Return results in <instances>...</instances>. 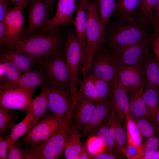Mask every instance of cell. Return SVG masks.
<instances>
[{
  "label": "cell",
  "mask_w": 159,
  "mask_h": 159,
  "mask_svg": "<svg viewBox=\"0 0 159 159\" xmlns=\"http://www.w3.org/2000/svg\"><path fill=\"white\" fill-rule=\"evenodd\" d=\"M111 86L112 90L110 100L111 108L124 126L126 115L129 112V96L116 79Z\"/></svg>",
  "instance_id": "2e32d148"
},
{
  "label": "cell",
  "mask_w": 159,
  "mask_h": 159,
  "mask_svg": "<svg viewBox=\"0 0 159 159\" xmlns=\"http://www.w3.org/2000/svg\"><path fill=\"white\" fill-rule=\"evenodd\" d=\"M76 8V2L72 0H57L55 14L42 33L48 32L68 25H74L73 16Z\"/></svg>",
  "instance_id": "9a60e30c"
},
{
  "label": "cell",
  "mask_w": 159,
  "mask_h": 159,
  "mask_svg": "<svg viewBox=\"0 0 159 159\" xmlns=\"http://www.w3.org/2000/svg\"><path fill=\"white\" fill-rule=\"evenodd\" d=\"M125 125L127 144L139 147L142 143V136L135 121L129 112L126 115Z\"/></svg>",
  "instance_id": "f546056e"
},
{
  "label": "cell",
  "mask_w": 159,
  "mask_h": 159,
  "mask_svg": "<svg viewBox=\"0 0 159 159\" xmlns=\"http://www.w3.org/2000/svg\"><path fill=\"white\" fill-rule=\"evenodd\" d=\"M52 8L44 0H31L27 8L29 20L24 34L41 33L52 18Z\"/></svg>",
  "instance_id": "30bf717a"
},
{
  "label": "cell",
  "mask_w": 159,
  "mask_h": 159,
  "mask_svg": "<svg viewBox=\"0 0 159 159\" xmlns=\"http://www.w3.org/2000/svg\"><path fill=\"white\" fill-rule=\"evenodd\" d=\"M151 25L154 29V31L152 36L151 47L153 54L159 62V26L154 22Z\"/></svg>",
  "instance_id": "60d3db41"
},
{
  "label": "cell",
  "mask_w": 159,
  "mask_h": 159,
  "mask_svg": "<svg viewBox=\"0 0 159 159\" xmlns=\"http://www.w3.org/2000/svg\"><path fill=\"white\" fill-rule=\"evenodd\" d=\"M86 19V45L81 64L83 75L89 72L95 52L106 42L105 30L100 19L98 3L95 0L87 1L85 3Z\"/></svg>",
  "instance_id": "3957f363"
},
{
  "label": "cell",
  "mask_w": 159,
  "mask_h": 159,
  "mask_svg": "<svg viewBox=\"0 0 159 159\" xmlns=\"http://www.w3.org/2000/svg\"><path fill=\"white\" fill-rule=\"evenodd\" d=\"M73 112L69 113L58 131L43 142L32 146L38 159H57L59 158L67 145Z\"/></svg>",
  "instance_id": "277c9868"
},
{
  "label": "cell",
  "mask_w": 159,
  "mask_h": 159,
  "mask_svg": "<svg viewBox=\"0 0 159 159\" xmlns=\"http://www.w3.org/2000/svg\"><path fill=\"white\" fill-rule=\"evenodd\" d=\"M66 39L59 29L39 34H23L10 48L37 60L53 56L63 50Z\"/></svg>",
  "instance_id": "6da1fadb"
},
{
  "label": "cell",
  "mask_w": 159,
  "mask_h": 159,
  "mask_svg": "<svg viewBox=\"0 0 159 159\" xmlns=\"http://www.w3.org/2000/svg\"><path fill=\"white\" fill-rule=\"evenodd\" d=\"M143 96L147 108L145 117L154 123L156 114L159 107V92L146 85L143 89Z\"/></svg>",
  "instance_id": "4316f807"
},
{
  "label": "cell",
  "mask_w": 159,
  "mask_h": 159,
  "mask_svg": "<svg viewBox=\"0 0 159 159\" xmlns=\"http://www.w3.org/2000/svg\"><path fill=\"white\" fill-rule=\"evenodd\" d=\"M10 4L14 5L18 4H21L23 9H27L31 0H9Z\"/></svg>",
  "instance_id": "681fc988"
},
{
  "label": "cell",
  "mask_w": 159,
  "mask_h": 159,
  "mask_svg": "<svg viewBox=\"0 0 159 159\" xmlns=\"http://www.w3.org/2000/svg\"><path fill=\"white\" fill-rule=\"evenodd\" d=\"M20 4L9 8L6 15L4 21L6 29V36L5 46L10 48L15 44L18 38L24 32L25 28L24 17Z\"/></svg>",
  "instance_id": "5bb4252c"
},
{
  "label": "cell",
  "mask_w": 159,
  "mask_h": 159,
  "mask_svg": "<svg viewBox=\"0 0 159 159\" xmlns=\"http://www.w3.org/2000/svg\"><path fill=\"white\" fill-rule=\"evenodd\" d=\"M80 87L79 90V97L82 96L90 100L96 104L100 102L94 83L89 75L87 73L79 80Z\"/></svg>",
  "instance_id": "4dcf8cb0"
},
{
  "label": "cell",
  "mask_w": 159,
  "mask_h": 159,
  "mask_svg": "<svg viewBox=\"0 0 159 159\" xmlns=\"http://www.w3.org/2000/svg\"><path fill=\"white\" fill-rule=\"evenodd\" d=\"M48 103L47 111L65 119L74 111L77 104L74 102L69 85L49 83Z\"/></svg>",
  "instance_id": "5b68a950"
},
{
  "label": "cell",
  "mask_w": 159,
  "mask_h": 159,
  "mask_svg": "<svg viewBox=\"0 0 159 159\" xmlns=\"http://www.w3.org/2000/svg\"><path fill=\"white\" fill-rule=\"evenodd\" d=\"M100 127L97 132L96 136L100 139L105 144V150L117 153L115 143L109 132L107 125L103 126L102 125Z\"/></svg>",
  "instance_id": "74e56055"
},
{
  "label": "cell",
  "mask_w": 159,
  "mask_h": 159,
  "mask_svg": "<svg viewBox=\"0 0 159 159\" xmlns=\"http://www.w3.org/2000/svg\"><path fill=\"white\" fill-rule=\"evenodd\" d=\"M144 87L129 93V112L134 119L145 117L146 115L147 108L143 96Z\"/></svg>",
  "instance_id": "83f0119b"
},
{
  "label": "cell",
  "mask_w": 159,
  "mask_h": 159,
  "mask_svg": "<svg viewBox=\"0 0 159 159\" xmlns=\"http://www.w3.org/2000/svg\"><path fill=\"white\" fill-rule=\"evenodd\" d=\"M141 2V0H116L115 7L112 15L116 20L121 21L140 19Z\"/></svg>",
  "instance_id": "ffe728a7"
},
{
  "label": "cell",
  "mask_w": 159,
  "mask_h": 159,
  "mask_svg": "<svg viewBox=\"0 0 159 159\" xmlns=\"http://www.w3.org/2000/svg\"><path fill=\"white\" fill-rule=\"evenodd\" d=\"M52 8L55 5L57 0H44Z\"/></svg>",
  "instance_id": "db71d44e"
},
{
  "label": "cell",
  "mask_w": 159,
  "mask_h": 159,
  "mask_svg": "<svg viewBox=\"0 0 159 159\" xmlns=\"http://www.w3.org/2000/svg\"></svg>",
  "instance_id": "6f0895ef"
},
{
  "label": "cell",
  "mask_w": 159,
  "mask_h": 159,
  "mask_svg": "<svg viewBox=\"0 0 159 159\" xmlns=\"http://www.w3.org/2000/svg\"><path fill=\"white\" fill-rule=\"evenodd\" d=\"M8 143L6 139L0 136V159H7V150H8Z\"/></svg>",
  "instance_id": "f6af8a7d"
},
{
  "label": "cell",
  "mask_w": 159,
  "mask_h": 159,
  "mask_svg": "<svg viewBox=\"0 0 159 159\" xmlns=\"http://www.w3.org/2000/svg\"><path fill=\"white\" fill-rule=\"evenodd\" d=\"M32 121V113L29 110L23 120L14 126L11 130L10 134L6 139L8 143V149L20 137L27 133Z\"/></svg>",
  "instance_id": "f1b7e54d"
},
{
  "label": "cell",
  "mask_w": 159,
  "mask_h": 159,
  "mask_svg": "<svg viewBox=\"0 0 159 159\" xmlns=\"http://www.w3.org/2000/svg\"><path fill=\"white\" fill-rule=\"evenodd\" d=\"M86 1L80 0L76 4V16L74 25L75 32L80 43L81 50L80 67L84 56L86 45L87 16L85 9Z\"/></svg>",
  "instance_id": "44dd1931"
},
{
  "label": "cell",
  "mask_w": 159,
  "mask_h": 159,
  "mask_svg": "<svg viewBox=\"0 0 159 159\" xmlns=\"http://www.w3.org/2000/svg\"><path fill=\"white\" fill-rule=\"evenodd\" d=\"M107 120V127L115 143L117 152L121 155L122 150L126 146V132L112 108Z\"/></svg>",
  "instance_id": "7402d4cb"
},
{
  "label": "cell",
  "mask_w": 159,
  "mask_h": 159,
  "mask_svg": "<svg viewBox=\"0 0 159 159\" xmlns=\"http://www.w3.org/2000/svg\"><path fill=\"white\" fill-rule=\"evenodd\" d=\"M6 36V29L4 20L0 21V46L5 44Z\"/></svg>",
  "instance_id": "c3c4849f"
},
{
  "label": "cell",
  "mask_w": 159,
  "mask_h": 159,
  "mask_svg": "<svg viewBox=\"0 0 159 159\" xmlns=\"http://www.w3.org/2000/svg\"><path fill=\"white\" fill-rule=\"evenodd\" d=\"M22 150V159H38L37 156L32 147L24 146Z\"/></svg>",
  "instance_id": "bcb514c9"
},
{
  "label": "cell",
  "mask_w": 159,
  "mask_h": 159,
  "mask_svg": "<svg viewBox=\"0 0 159 159\" xmlns=\"http://www.w3.org/2000/svg\"><path fill=\"white\" fill-rule=\"evenodd\" d=\"M152 35L137 43L111 50L117 65H132L139 63L150 52Z\"/></svg>",
  "instance_id": "9c48e42d"
},
{
  "label": "cell",
  "mask_w": 159,
  "mask_h": 159,
  "mask_svg": "<svg viewBox=\"0 0 159 159\" xmlns=\"http://www.w3.org/2000/svg\"><path fill=\"white\" fill-rule=\"evenodd\" d=\"M140 159H159V150L151 155L142 156Z\"/></svg>",
  "instance_id": "816d5d0a"
},
{
  "label": "cell",
  "mask_w": 159,
  "mask_h": 159,
  "mask_svg": "<svg viewBox=\"0 0 159 159\" xmlns=\"http://www.w3.org/2000/svg\"><path fill=\"white\" fill-rule=\"evenodd\" d=\"M41 87L39 95L33 99L29 109L32 113L33 121L29 127L27 132L40 121L44 114L47 110L49 90V83Z\"/></svg>",
  "instance_id": "603a6c76"
},
{
  "label": "cell",
  "mask_w": 159,
  "mask_h": 159,
  "mask_svg": "<svg viewBox=\"0 0 159 159\" xmlns=\"http://www.w3.org/2000/svg\"><path fill=\"white\" fill-rule=\"evenodd\" d=\"M78 130L72 122L69 129L66 147L64 151L67 159H79L82 153L87 151L80 141Z\"/></svg>",
  "instance_id": "cb8c5ba5"
},
{
  "label": "cell",
  "mask_w": 159,
  "mask_h": 159,
  "mask_svg": "<svg viewBox=\"0 0 159 159\" xmlns=\"http://www.w3.org/2000/svg\"><path fill=\"white\" fill-rule=\"evenodd\" d=\"M37 65L49 83L69 85L64 50L52 57L39 60Z\"/></svg>",
  "instance_id": "ba28073f"
},
{
  "label": "cell",
  "mask_w": 159,
  "mask_h": 159,
  "mask_svg": "<svg viewBox=\"0 0 159 159\" xmlns=\"http://www.w3.org/2000/svg\"><path fill=\"white\" fill-rule=\"evenodd\" d=\"M95 85L100 102L110 98L112 87L105 80L88 72Z\"/></svg>",
  "instance_id": "d590c367"
},
{
  "label": "cell",
  "mask_w": 159,
  "mask_h": 159,
  "mask_svg": "<svg viewBox=\"0 0 159 159\" xmlns=\"http://www.w3.org/2000/svg\"><path fill=\"white\" fill-rule=\"evenodd\" d=\"M117 68L111 53L100 47L95 53L88 72L105 80L111 86L116 80Z\"/></svg>",
  "instance_id": "8fae6325"
},
{
  "label": "cell",
  "mask_w": 159,
  "mask_h": 159,
  "mask_svg": "<svg viewBox=\"0 0 159 159\" xmlns=\"http://www.w3.org/2000/svg\"><path fill=\"white\" fill-rule=\"evenodd\" d=\"M153 18L152 23L154 22L159 26V3L153 11Z\"/></svg>",
  "instance_id": "f907efd6"
},
{
  "label": "cell",
  "mask_w": 159,
  "mask_h": 159,
  "mask_svg": "<svg viewBox=\"0 0 159 159\" xmlns=\"http://www.w3.org/2000/svg\"><path fill=\"white\" fill-rule=\"evenodd\" d=\"M22 74L13 64L0 57V83L15 81Z\"/></svg>",
  "instance_id": "1f68e13d"
},
{
  "label": "cell",
  "mask_w": 159,
  "mask_h": 159,
  "mask_svg": "<svg viewBox=\"0 0 159 159\" xmlns=\"http://www.w3.org/2000/svg\"><path fill=\"white\" fill-rule=\"evenodd\" d=\"M116 0H98V5L100 19L105 30L110 16L112 15L116 6Z\"/></svg>",
  "instance_id": "d6a6232c"
},
{
  "label": "cell",
  "mask_w": 159,
  "mask_h": 159,
  "mask_svg": "<svg viewBox=\"0 0 159 159\" xmlns=\"http://www.w3.org/2000/svg\"><path fill=\"white\" fill-rule=\"evenodd\" d=\"M122 153L128 159H138L140 155V146L137 147L127 144L122 150Z\"/></svg>",
  "instance_id": "7bdbcfd3"
},
{
  "label": "cell",
  "mask_w": 159,
  "mask_h": 159,
  "mask_svg": "<svg viewBox=\"0 0 159 159\" xmlns=\"http://www.w3.org/2000/svg\"><path fill=\"white\" fill-rule=\"evenodd\" d=\"M134 119L140 130L142 137L148 138L158 135L157 127L154 123L148 120L146 117ZM159 136V135H158Z\"/></svg>",
  "instance_id": "e575fe53"
},
{
  "label": "cell",
  "mask_w": 159,
  "mask_h": 159,
  "mask_svg": "<svg viewBox=\"0 0 159 159\" xmlns=\"http://www.w3.org/2000/svg\"><path fill=\"white\" fill-rule=\"evenodd\" d=\"M34 91V90L21 87L0 90V106L27 113L30 108Z\"/></svg>",
  "instance_id": "7c38bea8"
},
{
  "label": "cell",
  "mask_w": 159,
  "mask_h": 159,
  "mask_svg": "<svg viewBox=\"0 0 159 159\" xmlns=\"http://www.w3.org/2000/svg\"><path fill=\"white\" fill-rule=\"evenodd\" d=\"M117 65L116 80L127 92L143 87L147 85L141 61L134 65Z\"/></svg>",
  "instance_id": "4fadbf2b"
},
{
  "label": "cell",
  "mask_w": 159,
  "mask_h": 159,
  "mask_svg": "<svg viewBox=\"0 0 159 159\" xmlns=\"http://www.w3.org/2000/svg\"><path fill=\"white\" fill-rule=\"evenodd\" d=\"M146 84L159 92V63L150 52L141 61Z\"/></svg>",
  "instance_id": "484cf974"
},
{
  "label": "cell",
  "mask_w": 159,
  "mask_h": 159,
  "mask_svg": "<svg viewBox=\"0 0 159 159\" xmlns=\"http://www.w3.org/2000/svg\"><path fill=\"white\" fill-rule=\"evenodd\" d=\"M9 4V0H0V21L4 20Z\"/></svg>",
  "instance_id": "7dc6e473"
},
{
  "label": "cell",
  "mask_w": 159,
  "mask_h": 159,
  "mask_svg": "<svg viewBox=\"0 0 159 159\" xmlns=\"http://www.w3.org/2000/svg\"><path fill=\"white\" fill-rule=\"evenodd\" d=\"M140 155L138 159L142 156L151 155L159 150V138L156 136L147 138L140 145Z\"/></svg>",
  "instance_id": "f35d334b"
},
{
  "label": "cell",
  "mask_w": 159,
  "mask_h": 159,
  "mask_svg": "<svg viewBox=\"0 0 159 159\" xmlns=\"http://www.w3.org/2000/svg\"><path fill=\"white\" fill-rule=\"evenodd\" d=\"M65 119L46 111L40 121L23 137V143L29 146H33L43 142L62 127Z\"/></svg>",
  "instance_id": "8992f818"
},
{
  "label": "cell",
  "mask_w": 159,
  "mask_h": 159,
  "mask_svg": "<svg viewBox=\"0 0 159 159\" xmlns=\"http://www.w3.org/2000/svg\"><path fill=\"white\" fill-rule=\"evenodd\" d=\"M72 1H74V2H76L77 0H72Z\"/></svg>",
  "instance_id": "11a10c76"
},
{
  "label": "cell",
  "mask_w": 159,
  "mask_h": 159,
  "mask_svg": "<svg viewBox=\"0 0 159 159\" xmlns=\"http://www.w3.org/2000/svg\"><path fill=\"white\" fill-rule=\"evenodd\" d=\"M155 123L158 126V130L159 136V107L156 112L155 118Z\"/></svg>",
  "instance_id": "f5cc1de1"
},
{
  "label": "cell",
  "mask_w": 159,
  "mask_h": 159,
  "mask_svg": "<svg viewBox=\"0 0 159 159\" xmlns=\"http://www.w3.org/2000/svg\"><path fill=\"white\" fill-rule=\"evenodd\" d=\"M86 149L91 156L95 155L105 149L102 141L96 136L89 137L86 144Z\"/></svg>",
  "instance_id": "ab89813d"
},
{
  "label": "cell",
  "mask_w": 159,
  "mask_h": 159,
  "mask_svg": "<svg viewBox=\"0 0 159 159\" xmlns=\"http://www.w3.org/2000/svg\"><path fill=\"white\" fill-rule=\"evenodd\" d=\"M111 109L110 98L96 104L89 121L82 130L83 134L87 135L101 126L107 120Z\"/></svg>",
  "instance_id": "d6986e66"
},
{
  "label": "cell",
  "mask_w": 159,
  "mask_h": 159,
  "mask_svg": "<svg viewBox=\"0 0 159 159\" xmlns=\"http://www.w3.org/2000/svg\"><path fill=\"white\" fill-rule=\"evenodd\" d=\"M121 155L117 153L110 152L105 150L97 154L92 156L93 159H116L121 158Z\"/></svg>",
  "instance_id": "ee69618b"
},
{
  "label": "cell",
  "mask_w": 159,
  "mask_h": 159,
  "mask_svg": "<svg viewBox=\"0 0 159 159\" xmlns=\"http://www.w3.org/2000/svg\"><path fill=\"white\" fill-rule=\"evenodd\" d=\"M16 117L11 109L0 106V134L11 130L15 125Z\"/></svg>",
  "instance_id": "836d02e7"
},
{
  "label": "cell",
  "mask_w": 159,
  "mask_h": 159,
  "mask_svg": "<svg viewBox=\"0 0 159 159\" xmlns=\"http://www.w3.org/2000/svg\"><path fill=\"white\" fill-rule=\"evenodd\" d=\"M85 0V1H88V0Z\"/></svg>",
  "instance_id": "9f6ffc18"
},
{
  "label": "cell",
  "mask_w": 159,
  "mask_h": 159,
  "mask_svg": "<svg viewBox=\"0 0 159 159\" xmlns=\"http://www.w3.org/2000/svg\"><path fill=\"white\" fill-rule=\"evenodd\" d=\"M153 27L140 19H115L106 28L105 43L111 50L137 43L152 35Z\"/></svg>",
  "instance_id": "7a4b0ae2"
},
{
  "label": "cell",
  "mask_w": 159,
  "mask_h": 159,
  "mask_svg": "<svg viewBox=\"0 0 159 159\" xmlns=\"http://www.w3.org/2000/svg\"><path fill=\"white\" fill-rule=\"evenodd\" d=\"M159 3V0H141L140 19L151 25L153 21V12Z\"/></svg>",
  "instance_id": "8d00e7d4"
},
{
  "label": "cell",
  "mask_w": 159,
  "mask_h": 159,
  "mask_svg": "<svg viewBox=\"0 0 159 159\" xmlns=\"http://www.w3.org/2000/svg\"><path fill=\"white\" fill-rule=\"evenodd\" d=\"M64 49L70 78L69 86L74 101L77 103L79 97L77 84L79 80L77 76L80 67L81 50L75 32L72 30L68 32Z\"/></svg>",
  "instance_id": "52a82bcc"
},
{
  "label": "cell",
  "mask_w": 159,
  "mask_h": 159,
  "mask_svg": "<svg viewBox=\"0 0 159 159\" xmlns=\"http://www.w3.org/2000/svg\"><path fill=\"white\" fill-rule=\"evenodd\" d=\"M21 145L18 140L14 142L8 149V159H22Z\"/></svg>",
  "instance_id": "b9f144b4"
},
{
  "label": "cell",
  "mask_w": 159,
  "mask_h": 159,
  "mask_svg": "<svg viewBox=\"0 0 159 159\" xmlns=\"http://www.w3.org/2000/svg\"><path fill=\"white\" fill-rule=\"evenodd\" d=\"M95 105L90 100L79 97L75 107L74 124L78 131L82 130L89 121Z\"/></svg>",
  "instance_id": "d4e9b609"
},
{
  "label": "cell",
  "mask_w": 159,
  "mask_h": 159,
  "mask_svg": "<svg viewBox=\"0 0 159 159\" xmlns=\"http://www.w3.org/2000/svg\"><path fill=\"white\" fill-rule=\"evenodd\" d=\"M49 83L42 72L38 68L24 74L17 80L0 83V90L11 87H21L35 90L38 87Z\"/></svg>",
  "instance_id": "e0dca14e"
},
{
  "label": "cell",
  "mask_w": 159,
  "mask_h": 159,
  "mask_svg": "<svg viewBox=\"0 0 159 159\" xmlns=\"http://www.w3.org/2000/svg\"><path fill=\"white\" fill-rule=\"evenodd\" d=\"M0 57L12 63L22 74L32 70L39 61L26 54L5 47L1 50Z\"/></svg>",
  "instance_id": "ac0fdd59"
}]
</instances>
